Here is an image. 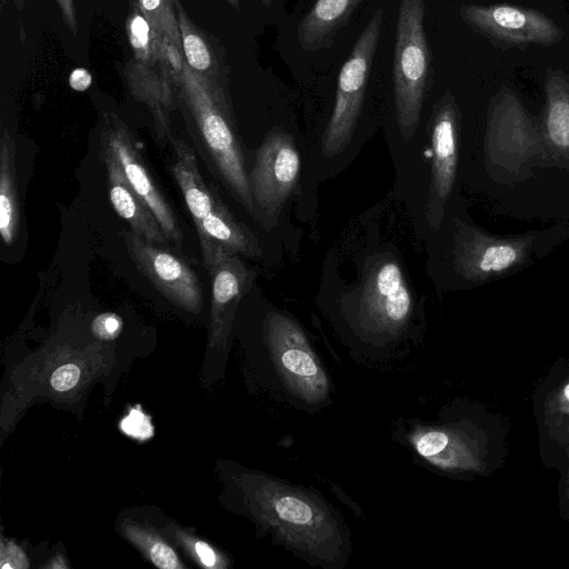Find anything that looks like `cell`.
Listing matches in <instances>:
<instances>
[{"label": "cell", "instance_id": "cell-31", "mask_svg": "<svg viewBox=\"0 0 569 569\" xmlns=\"http://www.w3.org/2000/svg\"><path fill=\"white\" fill-rule=\"evenodd\" d=\"M49 568H67L66 560L60 555L57 556L48 565Z\"/></svg>", "mask_w": 569, "mask_h": 569}, {"label": "cell", "instance_id": "cell-18", "mask_svg": "<svg viewBox=\"0 0 569 569\" xmlns=\"http://www.w3.org/2000/svg\"><path fill=\"white\" fill-rule=\"evenodd\" d=\"M361 0H317L299 24V40L303 48L325 47L346 23Z\"/></svg>", "mask_w": 569, "mask_h": 569}, {"label": "cell", "instance_id": "cell-27", "mask_svg": "<svg viewBox=\"0 0 569 569\" xmlns=\"http://www.w3.org/2000/svg\"><path fill=\"white\" fill-rule=\"evenodd\" d=\"M121 329L120 319L110 313L97 317L92 323V332L102 339L114 338Z\"/></svg>", "mask_w": 569, "mask_h": 569}, {"label": "cell", "instance_id": "cell-24", "mask_svg": "<svg viewBox=\"0 0 569 569\" xmlns=\"http://www.w3.org/2000/svg\"><path fill=\"white\" fill-rule=\"evenodd\" d=\"M517 253L509 246L489 247L482 254L479 267L482 271H499L516 260Z\"/></svg>", "mask_w": 569, "mask_h": 569}, {"label": "cell", "instance_id": "cell-1", "mask_svg": "<svg viewBox=\"0 0 569 569\" xmlns=\"http://www.w3.org/2000/svg\"><path fill=\"white\" fill-rule=\"evenodd\" d=\"M236 483L246 513L273 543L312 566H346L352 552L350 530L317 490L258 471L241 472Z\"/></svg>", "mask_w": 569, "mask_h": 569}, {"label": "cell", "instance_id": "cell-6", "mask_svg": "<svg viewBox=\"0 0 569 569\" xmlns=\"http://www.w3.org/2000/svg\"><path fill=\"white\" fill-rule=\"evenodd\" d=\"M425 0H400L393 60L395 107L399 131L410 139L419 124L430 77Z\"/></svg>", "mask_w": 569, "mask_h": 569}, {"label": "cell", "instance_id": "cell-16", "mask_svg": "<svg viewBox=\"0 0 569 569\" xmlns=\"http://www.w3.org/2000/svg\"><path fill=\"white\" fill-rule=\"evenodd\" d=\"M17 147L9 130L0 137V236L6 247L17 243L22 230V208L16 168Z\"/></svg>", "mask_w": 569, "mask_h": 569}, {"label": "cell", "instance_id": "cell-21", "mask_svg": "<svg viewBox=\"0 0 569 569\" xmlns=\"http://www.w3.org/2000/svg\"><path fill=\"white\" fill-rule=\"evenodd\" d=\"M171 533L200 566L210 569H221L228 566V559L208 542L190 536L176 527L171 528Z\"/></svg>", "mask_w": 569, "mask_h": 569}, {"label": "cell", "instance_id": "cell-4", "mask_svg": "<svg viewBox=\"0 0 569 569\" xmlns=\"http://www.w3.org/2000/svg\"><path fill=\"white\" fill-rule=\"evenodd\" d=\"M263 337L280 391L298 408L323 407L331 383L302 328L289 316L271 311L264 318Z\"/></svg>", "mask_w": 569, "mask_h": 569}, {"label": "cell", "instance_id": "cell-28", "mask_svg": "<svg viewBox=\"0 0 569 569\" xmlns=\"http://www.w3.org/2000/svg\"><path fill=\"white\" fill-rule=\"evenodd\" d=\"M59 7L62 19L68 29L77 34L78 32V20L76 13V0H54Z\"/></svg>", "mask_w": 569, "mask_h": 569}, {"label": "cell", "instance_id": "cell-32", "mask_svg": "<svg viewBox=\"0 0 569 569\" xmlns=\"http://www.w3.org/2000/svg\"><path fill=\"white\" fill-rule=\"evenodd\" d=\"M233 9L239 10L241 0H226Z\"/></svg>", "mask_w": 569, "mask_h": 569}, {"label": "cell", "instance_id": "cell-29", "mask_svg": "<svg viewBox=\"0 0 569 569\" xmlns=\"http://www.w3.org/2000/svg\"><path fill=\"white\" fill-rule=\"evenodd\" d=\"M69 84L76 91H84L91 84V74L83 68L74 69L69 77Z\"/></svg>", "mask_w": 569, "mask_h": 569}, {"label": "cell", "instance_id": "cell-7", "mask_svg": "<svg viewBox=\"0 0 569 569\" xmlns=\"http://www.w3.org/2000/svg\"><path fill=\"white\" fill-rule=\"evenodd\" d=\"M382 10L375 12L343 63L335 106L321 140L322 153L337 156L349 144L362 108L370 68L381 31Z\"/></svg>", "mask_w": 569, "mask_h": 569}, {"label": "cell", "instance_id": "cell-30", "mask_svg": "<svg viewBox=\"0 0 569 569\" xmlns=\"http://www.w3.org/2000/svg\"><path fill=\"white\" fill-rule=\"evenodd\" d=\"M556 406L562 416H569V381L562 387Z\"/></svg>", "mask_w": 569, "mask_h": 569}, {"label": "cell", "instance_id": "cell-22", "mask_svg": "<svg viewBox=\"0 0 569 569\" xmlns=\"http://www.w3.org/2000/svg\"><path fill=\"white\" fill-rule=\"evenodd\" d=\"M548 130L555 143L562 147L569 146V102L559 100L551 106Z\"/></svg>", "mask_w": 569, "mask_h": 569}, {"label": "cell", "instance_id": "cell-12", "mask_svg": "<svg viewBox=\"0 0 569 569\" xmlns=\"http://www.w3.org/2000/svg\"><path fill=\"white\" fill-rule=\"evenodd\" d=\"M122 237L136 267L162 296L186 311L198 313L201 310L203 296L199 277L187 262L131 230L122 232Z\"/></svg>", "mask_w": 569, "mask_h": 569}, {"label": "cell", "instance_id": "cell-15", "mask_svg": "<svg viewBox=\"0 0 569 569\" xmlns=\"http://www.w3.org/2000/svg\"><path fill=\"white\" fill-rule=\"evenodd\" d=\"M432 166L428 218L433 220L451 189L456 167V127L449 103L436 109L431 126ZM441 208V206H440Z\"/></svg>", "mask_w": 569, "mask_h": 569}, {"label": "cell", "instance_id": "cell-25", "mask_svg": "<svg viewBox=\"0 0 569 569\" xmlns=\"http://www.w3.org/2000/svg\"><path fill=\"white\" fill-rule=\"evenodd\" d=\"M81 370L73 363L68 362L59 366L50 377L51 387L58 392L73 389L80 381Z\"/></svg>", "mask_w": 569, "mask_h": 569}, {"label": "cell", "instance_id": "cell-33", "mask_svg": "<svg viewBox=\"0 0 569 569\" xmlns=\"http://www.w3.org/2000/svg\"><path fill=\"white\" fill-rule=\"evenodd\" d=\"M13 2L18 10H22V8L24 7L26 0H13Z\"/></svg>", "mask_w": 569, "mask_h": 569}, {"label": "cell", "instance_id": "cell-19", "mask_svg": "<svg viewBox=\"0 0 569 569\" xmlns=\"http://www.w3.org/2000/svg\"><path fill=\"white\" fill-rule=\"evenodd\" d=\"M158 41L182 53L173 0H137Z\"/></svg>", "mask_w": 569, "mask_h": 569}, {"label": "cell", "instance_id": "cell-3", "mask_svg": "<svg viewBox=\"0 0 569 569\" xmlns=\"http://www.w3.org/2000/svg\"><path fill=\"white\" fill-rule=\"evenodd\" d=\"M126 31L132 50L124 69L128 88L149 110L156 137L169 140L184 58L156 39L137 1L128 14Z\"/></svg>", "mask_w": 569, "mask_h": 569}, {"label": "cell", "instance_id": "cell-2", "mask_svg": "<svg viewBox=\"0 0 569 569\" xmlns=\"http://www.w3.org/2000/svg\"><path fill=\"white\" fill-rule=\"evenodd\" d=\"M189 133L209 171L256 217L249 172L227 87L207 83L186 61L177 89Z\"/></svg>", "mask_w": 569, "mask_h": 569}, {"label": "cell", "instance_id": "cell-10", "mask_svg": "<svg viewBox=\"0 0 569 569\" xmlns=\"http://www.w3.org/2000/svg\"><path fill=\"white\" fill-rule=\"evenodd\" d=\"M200 249L211 280L210 346L223 348L237 308L251 289L256 272L221 243L206 240L200 242Z\"/></svg>", "mask_w": 569, "mask_h": 569}, {"label": "cell", "instance_id": "cell-17", "mask_svg": "<svg viewBox=\"0 0 569 569\" xmlns=\"http://www.w3.org/2000/svg\"><path fill=\"white\" fill-rule=\"evenodd\" d=\"M182 53L188 67L207 83L226 87L222 66L213 46L204 33L191 21L179 0H173Z\"/></svg>", "mask_w": 569, "mask_h": 569}, {"label": "cell", "instance_id": "cell-11", "mask_svg": "<svg viewBox=\"0 0 569 569\" xmlns=\"http://www.w3.org/2000/svg\"><path fill=\"white\" fill-rule=\"evenodd\" d=\"M100 142L111 149L129 184L149 207L169 242L181 249L183 234L178 218L149 172L128 126L117 114H104Z\"/></svg>", "mask_w": 569, "mask_h": 569}, {"label": "cell", "instance_id": "cell-13", "mask_svg": "<svg viewBox=\"0 0 569 569\" xmlns=\"http://www.w3.org/2000/svg\"><path fill=\"white\" fill-rule=\"evenodd\" d=\"M462 18L480 31L513 43H550L560 32L547 17L536 11L508 4L465 6Z\"/></svg>", "mask_w": 569, "mask_h": 569}, {"label": "cell", "instance_id": "cell-14", "mask_svg": "<svg viewBox=\"0 0 569 569\" xmlns=\"http://www.w3.org/2000/svg\"><path fill=\"white\" fill-rule=\"evenodd\" d=\"M101 158L106 167L109 198L114 211L128 222L134 234L161 247L167 244L169 240L159 222L129 184L119 161L103 142H101Z\"/></svg>", "mask_w": 569, "mask_h": 569}, {"label": "cell", "instance_id": "cell-20", "mask_svg": "<svg viewBox=\"0 0 569 569\" xmlns=\"http://www.w3.org/2000/svg\"><path fill=\"white\" fill-rule=\"evenodd\" d=\"M122 531L154 566L164 569L184 568L173 548L151 529L126 521Z\"/></svg>", "mask_w": 569, "mask_h": 569}, {"label": "cell", "instance_id": "cell-26", "mask_svg": "<svg viewBox=\"0 0 569 569\" xmlns=\"http://www.w3.org/2000/svg\"><path fill=\"white\" fill-rule=\"evenodd\" d=\"M1 568H28V558L22 549L12 541H1Z\"/></svg>", "mask_w": 569, "mask_h": 569}, {"label": "cell", "instance_id": "cell-23", "mask_svg": "<svg viewBox=\"0 0 569 569\" xmlns=\"http://www.w3.org/2000/svg\"><path fill=\"white\" fill-rule=\"evenodd\" d=\"M120 429L127 436L147 440L153 435L150 417L139 406L132 407L120 421Z\"/></svg>", "mask_w": 569, "mask_h": 569}, {"label": "cell", "instance_id": "cell-8", "mask_svg": "<svg viewBox=\"0 0 569 569\" xmlns=\"http://www.w3.org/2000/svg\"><path fill=\"white\" fill-rule=\"evenodd\" d=\"M413 311L411 292L397 261L383 259L366 271L360 295V329L379 338H397Z\"/></svg>", "mask_w": 569, "mask_h": 569}, {"label": "cell", "instance_id": "cell-9", "mask_svg": "<svg viewBox=\"0 0 569 569\" xmlns=\"http://www.w3.org/2000/svg\"><path fill=\"white\" fill-rule=\"evenodd\" d=\"M300 154L292 136L282 129L270 131L259 147L249 172L256 216L271 219L283 208L297 188Z\"/></svg>", "mask_w": 569, "mask_h": 569}, {"label": "cell", "instance_id": "cell-5", "mask_svg": "<svg viewBox=\"0 0 569 569\" xmlns=\"http://www.w3.org/2000/svg\"><path fill=\"white\" fill-rule=\"evenodd\" d=\"M171 173L180 189L196 227L199 242L212 240L249 258H259L262 250L254 234L238 221L217 191L203 180L196 151L172 136Z\"/></svg>", "mask_w": 569, "mask_h": 569}, {"label": "cell", "instance_id": "cell-34", "mask_svg": "<svg viewBox=\"0 0 569 569\" xmlns=\"http://www.w3.org/2000/svg\"><path fill=\"white\" fill-rule=\"evenodd\" d=\"M261 1L264 6L269 7L272 0H261Z\"/></svg>", "mask_w": 569, "mask_h": 569}]
</instances>
